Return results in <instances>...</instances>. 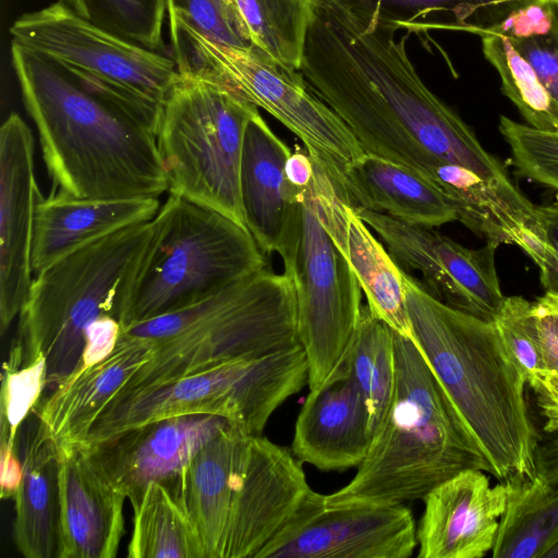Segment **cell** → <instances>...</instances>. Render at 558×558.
I'll return each mask as SVG.
<instances>
[{"label": "cell", "mask_w": 558, "mask_h": 558, "mask_svg": "<svg viewBox=\"0 0 558 558\" xmlns=\"http://www.w3.org/2000/svg\"><path fill=\"white\" fill-rule=\"evenodd\" d=\"M58 558H113L124 534L125 495L84 446L59 451Z\"/></svg>", "instance_id": "cell-21"}, {"label": "cell", "mask_w": 558, "mask_h": 558, "mask_svg": "<svg viewBox=\"0 0 558 558\" xmlns=\"http://www.w3.org/2000/svg\"><path fill=\"white\" fill-rule=\"evenodd\" d=\"M179 17L214 41L247 47V26L238 10L222 0H168V20Z\"/></svg>", "instance_id": "cell-38"}, {"label": "cell", "mask_w": 558, "mask_h": 558, "mask_svg": "<svg viewBox=\"0 0 558 558\" xmlns=\"http://www.w3.org/2000/svg\"><path fill=\"white\" fill-rule=\"evenodd\" d=\"M16 448L23 476L13 498L15 547L26 558H58L60 453L35 411L19 429Z\"/></svg>", "instance_id": "cell-26"}, {"label": "cell", "mask_w": 558, "mask_h": 558, "mask_svg": "<svg viewBox=\"0 0 558 558\" xmlns=\"http://www.w3.org/2000/svg\"><path fill=\"white\" fill-rule=\"evenodd\" d=\"M532 315L546 372L558 375V294L547 293L532 302Z\"/></svg>", "instance_id": "cell-42"}, {"label": "cell", "mask_w": 558, "mask_h": 558, "mask_svg": "<svg viewBox=\"0 0 558 558\" xmlns=\"http://www.w3.org/2000/svg\"><path fill=\"white\" fill-rule=\"evenodd\" d=\"M179 74L156 133L169 194L246 227L240 165L246 125L258 108L216 83Z\"/></svg>", "instance_id": "cell-11"}, {"label": "cell", "mask_w": 558, "mask_h": 558, "mask_svg": "<svg viewBox=\"0 0 558 558\" xmlns=\"http://www.w3.org/2000/svg\"><path fill=\"white\" fill-rule=\"evenodd\" d=\"M93 24L150 50L165 53L168 0H60Z\"/></svg>", "instance_id": "cell-34"}, {"label": "cell", "mask_w": 558, "mask_h": 558, "mask_svg": "<svg viewBox=\"0 0 558 558\" xmlns=\"http://www.w3.org/2000/svg\"><path fill=\"white\" fill-rule=\"evenodd\" d=\"M11 61L52 192L78 198H158L168 191L151 131L15 41Z\"/></svg>", "instance_id": "cell-2"}, {"label": "cell", "mask_w": 558, "mask_h": 558, "mask_svg": "<svg viewBox=\"0 0 558 558\" xmlns=\"http://www.w3.org/2000/svg\"><path fill=\"white\" fill-rule=\"evenodd\" d=\"M511 41L530 63L547 104L554 132H558V0L553 27L547 34Z\"/></svg>", "instance_id": "cell-40"}, {"label": "cell", "mask_w": 558, "mask_h": 558, "mask_svg": "<svg viewBox=\"0 0 558 558\" xmlns=\"http://www.w3.org/2000/svg\"><path fill=\"white\" fill-rule=\"evenodd\" d=\"M344 366L363 396L374 434L390 407L396 386L395 330L362 306Z\"/></svg>", "instance_id": "cell-31"}, {"label": "cell", "mask_w": 558, "mask_h": 558, "mask_svg": "<svg viewBox=\"0 0 558 558\" xmlns=\"http://www.w3.org/2000/svg\"><path fill=\"white\" fill-rule=\"evenodd\" d=\"M312 490L291 449L251 436L239 475L221 558H256Z\"/></svg>", "instance_id": "cell-16"}, {"label": "cell", "mask_w": 558, "mask_h": 558, "mask_svg": "<svg viewBox=\"0 0 558 558\" xmlns=\"http://www.w3.org/2000/svg\"><path fill=\"white\" fill-rule=\"evenodd\" d=\"M153 222L121 328L204 301L266 266L246 227L184 197L169 194Z\"/></svg>", "instance_id": "cell-7"}, {"label": "cell", "mask_w": 558, "mask_h": 558, "mask_svg": "<svg viewBox=\"0 0 558 558\" xmlns=\"http://www.w3.org/2000/svg\"><path fill=\"white\" fill-rule=\"evenodd\" d=\"M168 25L179 73L216 83L266 110L302 141L332 183L364 154L345 123L310 89L300 71L254 45L214 41L179 17Z\"/></svg>", "instance_id": "cell-8"}, {"label": "cell", "mask_w": 558, "mask_h": 558, "mask_svg": "<svg viewBox=\"0 0 558 558\" xmlns=\"http://www.w3.org/2000/svg\"><path fill=\"white\" fill-rule=\"evenodd\" d=\"M10 34L156 135L180 76L173 58L93 24L60 0L17 17Z\"/></svg>", "instance_id": "cell-10"}, {"label": "cell", "mask_w": 558, "mask_h": 558, "mask_svg": "<svg viewBox=\"0 0 558 558\" xmlns=\"http://www.w3.org/2000/svg\"><path fill=\"white\" fill-rule=\"evenodd\" d=\"M481 40L484 57L500 76L501 92L517 107L526 124L554 132L547 104L532 68L511 39L500 34H485Z\"/></svg>", "instance_id": "cell-35"}, {"label": "cell", "mask_w": 558, "mask_h": 558, "mask_svg": "<svg viewBox=\"0 0 558 558\" xmlns=\"http://www.w3.org/2000/svg\"><path fill=\"white\" fill-rule=\"evenodd\" d=\"M341 0H315L300 73L345 123L363 151L433 182L441 163L512 183L504 165L461 117L422 81L409 35Z\"/></svg>", "instance_id": "cell-1"}, {"label": "cell", "mask_w": 558, "mask_h": 558, "mask_svg": "<svg viewBox=\"0 0 558 558\" xmlns=\"http://www.w3.org/2000/svg\"><path fill=\"white\" fill-rule=\"evenodd\" d=\"M507 501L493 558H539L558 530V486L543 477L505 483Z\"/></svg>", "instance_id": "cell-29"}, {"label": "cell", "mask_w": 558, "mask_h": 558, "mask_svg": "<svg viewBox=\"0 0 558 558\" xmlns=\"http://www.w3.org/2000/svg\"><path fill=\"white\" fill-rule=\"evenodd\" d=\"M154 231L153 219L86 244L36 274L19 315L24 362L43 353L46 390L80 367L88 330L100 319L120 322L122 304Z\"/></svg>", "instance_id": "cell-6"}, {"label": "cell", "mask_w": 558, "mask_h": 558, "mask_svg": "<svg viewBox=\"0 0 558 558\" xmlns=\"http://www.w3.org/2000/svg\"><path fill=\"white\" fill-rule=\"evenodd\" d=\"M396 386L390 407L353 478L328 501L403 504L423 499L486 460L416 343L395 331Z\"/></svg>", "instance_id": "cell-4"}, {"label": "cell", "mask_w": 558, "mask_h": 558, "mask_svg": "<svg viewBox=\"0 0 558 558\" xmlns=\"http://www.w3.org/2000/svg\"><path fill=\"white\" fill-rule=\"evenodd\" d=\"M0 456V495L2 499H13L16 495L23 476L22 462L17 453V448L12 449L7 444L1 442Z\"/></svg>", "instance_id": "cell-46"}, {"label": "cell", "mask_w": 558, "mask_h": 558, "mask_svg": "<svg viewBox=\"0 0 558 558\" xmlns=\"http://www.w3.org/2000/svg\"><path fill=\"white\" fill-rule=\"evenodd\" d=\"M416 343L500 483L534 478L541 440L526 376L494 323L454 310L402 269Z\"/></svg>", "instance_id": "cell-3"}, {"label": "cell", "mask_w": 558, "mask_h": 558, "mask_svg": "<svg viewBox=\"0 0 558 558\" xmlns=\"http://www.w3.org/2000/svg\"><path fill=\"white\" fill-rule=\"evenodd\" d=\"M507 495V485L492 486L482 470H465L437 485L423 498L416 556L484 557L494 547Z\"/></svg>", "instance_id": "cell-18"}, {"label": "cell", "mask_w": 558, "mask_h": 558, "mask_svg": "<svg viewBox=\"0 0 558 558\" xmlns=\"http://www.w3.org/2000/svg\"><path fill=\"white\" fill-rule=\"evenodd\" d=\"M433 182L452 202L457 220L486 241L518 245L533 262L544 240L534 206L513 183L487 180L454 163H441Z\"/></svg>", "instance_id": "cell-23"}, {"label": "cell", "mask_w": 558, "mask_h": 558, "mask_svg": "<svg viewBox=\"0 0 558 558\" xmlns=\"http://www.w3.org/2000/svg\"><path fill=\"white\" fill-rule=\"evenodd\" d=\"M230 423L211 437L186 465L177 499L199 535L204 558H221L239 475L251 438Z\"/></svg>", "instance_id": "cell-27"}, {"label": "cell", "mask_w": 558, "mask_h": 558, "mask_svg": "<svg viewBox=\"0 0 558 558\" xmlns=\"http://www.w3.org/2000/svg\"><path fill=\"white\" fill-rule=\"evenodd\" d=\"M352 208L379 235L401 269L422 275V283L433 296L454 310L494 323L506 299L495 260L498 243L486 241L480 248H468L433 228L363 207Z\"/></svg>", "instance_id": "cell-14"}, {"label": "cell", "mask_w": 558, "mask_h": 558, "mask_svg": "<svg viewBox=\"0 0 558 558\" xmlns=\"http://www.w3.org/2000/svg\"><path fill=\"white\" fill-rule=\"evenodd\" d=\"M43 198L32 130L15 112L0 129V330L20 315L33 283L36 208Z\"/></svg>", "instance_id": "cell-17"}, {"label": "cell", "mask_w": 558, "mask_h": 558, "mask_svg": "<svg viewBox=\"0 0 558 558\" xmlns=\"http://www.w3.org/2000/svg\"><path fill=\"white\" fill-rule=\"evenodd\" d=\"M158 198H78L56 192L39 201L32 250L33 272L121 229L147 222Z\"/></svg>", "instance_id": "cell-24"}, {"label": "cell", "mask_w": 558, "mask_h": 558, "mask_svg": "<svg viewBox=\"0 0 558 558\" xmlns=\"http://www.w3.org/2000/svg\"><path fill=\"white\" fill-rule=\"evenodd\" d=\"M314 167L310 190L315 208L354 271L367 306L397 333L412 339L402 269L352 206L340 197L326 172L315 162Z\"/></svg>", "instance_id": "cell-19"}, {"label": "cell", "mask_w": 558, "mask_h": 558, "mask_svg": "<svg viewBox=\"0 0 558 558\" xmlns=\"http://www.w3.org/2000/svg\"><path fill=\"white\" fill-rule=\"evenodd\" d=\"M286 177L289 183L296 190H304L310 186L315 167L308 153L298 149L288 157L284 166Z\"/></svg>", "instance_id": "cell-48"}, {"label": "cell", "mask_w": 558, "mask_h": 558, "mask_svg": "<svg viewBox=\"0 0 558 558\" xmlns=\"http://www.w3.org/2000/svg\"><path fill=\"white\" fill-rule=\"evenodd\" d=\"M494 325L523 368L526 381L545 371L532 315V302L522 296H507Z\"/></svg>", "instance_id": "cell-39"}, {"label": "cell", "mask_w": 558, "mask_h": 558, "mask_svg": "<svg viewBox=\"0 0 558 558\" xmlns=\"http://www.w3.org/2000/svg\"><path fill=\"white\" fill-rule=\"evenodd\" d=\"M22 343L14 339L2 368L1 442L16 448L21 425L34 411L46 390L47 363L43 353L24 363Z\"/></svg>", "instance_id": "cell-36"}, {"label": "cell", "mask_w": 558, "mask_h": 558, "mask_svg": "<svg viewBox=\"0 0 558 558\" xmlns=\"http://www.w3.org/2000/svg\"><path fill=\"white\" fill-rule=\"evenodd\" d=\"M539 558H558V530L546 544Z\"/></svg>", "instance_id": "cell-49"}, {"label": "cell", "mask_w": 558, "mask_h": 558, "mask_svg": "<svg viewBox=\"0 0 558 558\" xmlns=\"http://www.w3.org/2000/svg\"><path fill=\"white\" fill-rule=\"evenodd\" d=\"M537 475L553 486H558V433L545 442H538L535 453Z\"/></svg>", "instance_id": "cell-47"}, {"label": "cell", "mask_w": 558, "mask_h": 558, "mask_svg": "<svg viewBox=\"0 0 558 558\" xmlns=\"http://www.w3.org/2000/svg\"><path fill=\"white\" fill-rule=\"evenodd\" d=\"M154 352L151 339L121 328L110 354L77 371L41 398L34 411L60 452L86 444L105 409Z\"/></svg>", "instance_id": "cell-20"}, {"label": "cell", "mask_w": 558, "mask_h": 558, "mask_svg": "<svg viewBox=\"0 0 558 558\" xmlns=\"http://www.w3.org/2000/svg\"><path fill=\"white\" fill-rule=\"evenodd\" d=\"M499 132L511 151L515 173L558 192V132L537 130L506 116Z\"/></svg>", "instance_id": "cell-37"}, {"label": "cell", "mask_w": 558, "mask_h": 558, "mask_svg": "<svg viewBox=\"0 0 558 558\" xmlns=\"http://www.w3.org/2000/svg\"><path fill=\"white\" fill-rule=\"evenodd\" d=\"M557 0H531L514 9L488 34H500L511 39H529L547 34L554 23Z\"/></svg>", "instance_id": "cell-41"}, {"label": "cell", "mask_w": 558, "mask_h": 558, "mask_svg": "<svg viewBox=\"0 0 558 558\" xmlns=\"http://www.w3.org/2000/svg\"><path fill=\"white\" fill-rule=\"evenodd\" d=\"M527 385L534 391L536 404L544 417L543 429L548 434L558 433V375L539 372L529 379Z\"/></svg>", "instance_id": "cell-45"}, {"label": "cell", "mask_w": 558, "mask_h": 558, "mask_svg": "<svg viewBox=\"0 0 558 558\" xmlns=\"http://www.w3.org/2000/svg\"><path fill=\"white\" fill-rule=\"evenodd\" d=\"M371 13L398 28L414 31L418 19L434 12L452 15V28L480 37L514 9L531 0H341Z\"/></svg>", "instance_id": "cell-33"}, {"label": "cell", "mask_w": 558, "mask_h": 558, "mask_svg": "<svg viewBox=\"0 0 558 558\" xmlns=\"http://www.w3.org/2000/svg\"><path fill=\"white\" fill-rule=\"evenodd\" d=\"M333 185L349 205L408 223L434 228L457 220L452 202L434 182L376 155L362 154Z\"/></svg>", "instance_id": "cell-28"}, {"label": "cell", "mask_w": 558, "mask_h": 558, "mask_svg": "<svg viewBox=\"0 0 558 558\" xmlns=\"http://www.w3.org/2000/svg\"><path fill=\"white\" fill-rule=\"evenodd\" d=\"M291 278L298 308V338L308 365L310 390L343 366L362 312V288L327 233L310 186L291 209L277 252Z\"/></svg>", "instance_id": "cell-12"}, {"label": "cell", "mask_w": 558, "mask_h": 558, "mask_svg": "<svg viewBox=\"0 0 558 558\" xmlns=\"http://www.w3.org/2000/svg\"><path fill=\"white\" fill-rule=\"evenodd\" d=\"M122 329L151 339L155 352L114 398L300 343L293 282L266 266L204 301Z\"/></svg>", "instance_id": "cell-5"}, {"label": "cell", "mask_w": 558, "mask_h": 558, "mask_svg": "<svg viewBox=\"0 0 558 558\" xmlns=\"http://www.w3.org/2000/svg\"><path fill=\"white\" fill-rule=\"evenodd\" d=\"M252 45L300 70L315 0H234Z\"/></svg>", "instance_id": "cell-32"}, {"label": "cell", "mask_w": 558, "mask_h": 558, "mask_svg": "<svg viewBox=\"0 0 558 558\" xmlns=\"http://www.w3.org/2000/svg\"><path fill=\"white\" fill-rule=\"evenodd\" d=\"M288 145L257 111L244 134L239 186L244 222L263 253H277L301 190L284 172Z\"/></svg>", "instance_id": "cell-25"}, {"label": "cell", "mask_w": 558, "mask_h": 558, "mask_svg": "<svg viewBox=\"0 0 558 558\" xmlns=\"http://www.w3.org/2000/svg\"><path fill=\"white\" fill-rule=\"evenodd\" d=\"M227 5H229L231 9H234V10H238V7L235 4V1L234 0H222ZM240 12V11H239Z\"/></svg>", "instance_id": "cell-50"}, {"label": "cell", "mask_w": 558, "mask_h": 558, "mask_svg": "<svg viewBox=\"0 0 558 558\" xmlns=\"http://www.w3.org/2000/svg\"><path fill=\"white\" fill-rule=\"evenodd\" d=\"M416 548V524L403 504L332 502L312 489L256 558H409Z\"/></svg>", "instance_id": "cell-13"}, {"label": "cell", "mask_w": 558, "mask_h": 558, "mask_svg": "<svg viewBox=\"0 0 558 558\" xmlns=\"http://www.w3.org/2000/svg\"><path fill=\"white\" fill-rule=\"evenodd\" d=\"M373 438L366 402L343 364L325 385L310 390L295 421L291 451L301 463L341 471L364 461Z\"/></svg>", "instance_id": "cell-22"}, {"label": "cell", "mask_w": 558, "mask_h": 558, "mask_svg": "<svg viewBox=\"0 0 558 558\" xmlns=\"http://www.w3.org/2000/svg\"><path fill=\"white\" fill-rule=\"evenodd\" d=\"M230 423L210 414L170 416L84 447L97 468L134 506L150 482L162 484L177 498L189 462Z\"/></svg>", "instance_id": "cell-15"}, {"label": "cell", "mask_w": 558, "mask_h": 558, "mask_svg": "<svg viewBox=\"0 0 558 558\" xmlns=\"http://www.w3.org/2000/svg\"><path fill=\"white\" fill-rule=\"evenodd\" d=\"M132 508L129 558H204L194 523L166 486L150 482Z\"/></svg>", "instance_id": "cell-30"}, {"label": "cell", "mask_w": 558, "mask_h": 558, "mask_svg": "<svg viewBox=\"0 0 558 558\" xmlns=\"http://www.w3.org/2000/svg\"><path fill=\"white\" fill-rule=\"evenodd\" d=\"M307 381L308 365L300 343L218 364L147 391L114 398L84 446L149 422L187 414L222 416L251 435H262L275 411Z\"/></svg>", "instance_id": "cell-9"}, {"label": "cell", "mask_w": 558, "mask_h": 558, "mask_svg": "<svg viewBox=\"0 0 558 558\" xmlns=\"http://www.w3.org/2000/svg\"><path fill=\"white\" fill-rule=\"evenodd\" d=\"M544 240L535 264L547 293L558 294V205L537 206Z\"/></svg>", "instance_id": "cell-43"}, {"label": "cell", "mask_w": 558, "mask_h": 558, "mask_svg": "<svg viewBox=\"0 0 558 558\" xmlns=\"http://www.w3.org/2000/svg\"><path fill=\"white\" fill-rule=\"evenodd\" d=\"M120 331L121 325L118 318L108 316L98 320L88 330L81 365L77 371L86 368L110 354L117 343Z\"/></svg>", "instance_id": "cell-44"}]
</instances>
